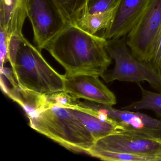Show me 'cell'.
<instances>
[{
  "mask_svg": "<svg viewBox=\"0 0 161 161\" xmlns=\"http://www.w3.org/2000/svg\"><path fill=\"white\" fill-rule=\"evenodd\" d=\"M3 92L17 103L25 110L28 118L32 117L49 108L46 94H39L19 87L18 84L9 88L6 86Z\"/></svg>",
  "mask_w": 161,
  "mask_h": 161,
  "instance_id": "obj_12",
  "label": "cell"
},
{
  "mask_svg": "<svg viewBox=\"0 0 161 161\" xmlns=\"http://www.w3.org/2000/svg\"><path fill=\"white\" fill-rule=\"evenodd\" d=\"M117 8L95 14H88L86 8L74 25L88 33L96 35L98 32L105 31L110 27L114 17Z\"/></svg>",
  "mask_w": 161,
  "mask_h": 161,
  "instance_id": "obj_14",
  "label": "cell"
},
{
  "mask_svg": "<svg viewBox=\"0 0 161 161\" xmlns=\"http://www.w3.org/2000/svg\"><path fill=\"white\" fill-rule=\"evenodd\" d=\"M28 0H0V29L10 36L22 37Z\"/></svg>",
  "mask_w": 161,
  "mask_h": 161,
  "instance_id": "obj_11",
  "label": "cell"
},
{
  "mask_svg": "<svg viewBox=\"0 0 161 161\" xmlns=\"http://www.w3.org/2000/svg\"><path fill=\"white\" fill-rule=\"evenodd\" d=\"M79 106L85 108L86 113L112 121L122 130L136 132L161 140V119L139 112L119 110L113 106L86 100L80 101Z\"/></svg>",
  "mask_w": 161,
  "mask_h": 161,
  "instance_id": "obj_5",
  "label": "cell"
},
{
  "mask_svg": "<svg viewBox=\"0 0 161 161\" xmlns=\"http://www.w3.org/2000/svg\"><path fill=\"white\" fill-rule=\"evenodd\" d=\"M159 161H161V154H160V155H159Z\"/></svg>",
  "mask_w": 161,
  "mask_h": 161,
  "instance_id": "obj_21",
  "label": "cell"
},
{
  "mask_svg": "<svg viewBox=\"0 0 161 161\" xmlns=\"http://www.w3.org/2000/svg\"><path fill=\"white\" fill-rule=\"evenodd\" d=\"M142 93V98L138 101L134 102L122 108L127 110H149L154 112L161 117V93H154L146 90L138 84Z\"/></svg>",
  "mask_w": 161,
  "mask_h": 161,
  "instance_id": "obj_15",
  "label": "cell"
},
{
  "mask_svg": "<svg viewBox=\"0 0 161 161\" xmlns=\"http://www.w3.org/2000/svg\"><path fill=\"white\" fill-rule=\"evenodd\" d=\"M87 154L102 160L108 161H159L156 156L128 154L90 147Z\"/></svg>",
  "mask_w": 161,
  "mask_h": 161,
  "instance_id": "obj_16",
  "label": "cell"
},
{
  "mask_svg": "<svg viewBox=\"0 0 161 161\" xmlns=\"http://www.w3.org/2000/svg\"><path fill=\"white\" fill-rule=\"evenodd\" d=\"M64 91L76 98L113 106L116 103L115 96L99 80L89 75L65 76Z\"/></svg>",
  "mask_w": 161,
  "mask_h": 161,
  "instance_id": "obj_9",
  "label": "cell"
},
{
  "mask_svg": "<svg viewBox=\"0 0 161 161\" xmlns=\"http://www.w3.org/2000/svg\"><path fill=\"white\" fill-rule=\"evenodd\" d=\"M10 36L5 31L0 29V61L1 68L8 61V50Z\"/></svg>",
  "mask_w": 161,
  "mask_h": 161,
  "instance_id": "obj_20",
  "label": "cell"
},
{
  "mask_svg": "<svg viewBox=\"0 0 161 161\" xmlns=\"http://www.w3.org/2000/svg\"><path fill=\"white\" fill-rule=\"evenodd\" d=\"M119 0H88L86 10L91 14L104 13L117 7Z\"/></svg>",
  "mask_w": 161,
  "mask_h": 161,
  "instance_id": "obj_18",
  "label": "cell"
},
{
  "mask_svg": "<svg viewBox=\"0 0 161 161\" xmlns=\"http://www.w3.org/2000/svg\"><path fill=\"white\" fill-rule=\"evenodd\" d=\"M91 147L159 158L161 153V140L124 130L117 131L96 140Z\"/></svg>",
  "mask_w": 161,
  "mask_h": 161,
  "instance_id": "obj_8",
  "label": "cell"
},
{
  "mask_svg": "<svg viewBox=\"0 0 161 161\" xmlns=\"http://www.w3.org/2000/svg\"><path fill=\"white\" fill-rule=\"evenodd\" d=\"M68 109L91 134L95 141L115 132L122 130L119 126L99 116L78 109Z\"/></svg>",
  "mask_w": 161,
  "mask_h": 161,
  "instance_id": "obj_13",
  "label": "cell"
},
{
  "mask_svg": "<svg viewBox=\"0 0 161 161\" xmlns=\"http://www.w3.org/2000/svg\"><path fill=\"white\" fill-rule=\"evenodd\" d=\"M161 31V0H151L145 13L128 33L126 44L133 56L147 64Z\"/></svg>",
  "mask_w": 161,
  "mask_h": 161,
  "instance_id": "obj_6",
  "label": "cell"
},
{
  "mask_svg": "<svg viewBox=\"0 0 161 161\" xmlns=\"http://www.w3.org/2000/svg\"><path fill=\"white\" fill-rule=\"evenodd\" d=\"M107 40L90 34L72 24L67 25L45 46L65 70V76L102 77L111 64Z\"/></svg>",
  "mask_w": 161,
  "mask_h": 161,
  "instance_id": "obj_1",
  "label": "cell"
},
{
  "mask_svg": "<svg viewBox=\"0 0 161 161\" xmlns=\"http://www.w3.org/2000/svg\"><path fill=\"white\" fill-rule=\"evenodd\" d=\"M68 24L74 25L86 10L88 0H54Z\"/></svg>",
  "mask_w": 161,
  "mask_h": 161,
  "instance_id": "obj_17",
  "label": "cell"
},
{
  "mask_svg": "<svg viewBox=\"0 0 161 161\" xmlns=\"http://www.w3.org/2000/svg\"><path fill=\"white\" fill-rule=\"evenodd\" d=\"M126 39L107 40L106 49L114 61L112 71L105 72L102 78L106 82L114 80L136 83L147 82L153 88L161 93V76L150 66L140 62L130 52Z\"/></svg>",
  "mask_w": 161,
  "mask_h": 161,
  "instance_id": "obj_4",
  "label": "cell"
},
{
  "mask_svg": "<svg viewBox=\"0 0 161 161\" xmlns=\"http://www.w3.org/2000/svg\"><path fill=\"white\" fill-rule=\"evenodd\" d=\"M27 14L40 51L68 25L54 0H28Z\"/></svg>",
  "mask_w": 161,
  "mask_h": 161,
  "instance_id": "obj_7",
  "label": "cell"
},
{
  "mask_svg": "<svg viewBox=\"0 0 161 161\" xmlns=\"http://www.w3.org/2000/svg\"><path fill=\"white\" fill-rule=\"evenodd\" d=\"M151 0H119L110 27L103 31L106 40L119 39L128 34L141 18Z\"/></svg>",
  "mask_w": 161,
  "mask_h": 161,
  "instance_id": "obj_10",
  "label": "cell"
},
{
  "mask_svg": "<svg viewBox=\"0 0 161 161\" xmlns=\"http://www.w3.org/2000/svg\"><path fill=\"white\" fill-rule=\"evenodd\" d=\"M147 64L161 76V31L153 46Z\"/></svg>",
  "mask_w": 161,
  "mask_h": 161,
  "instance_id": "obj_19",
  "label": "cell"
},
{
  "mask_svg": "<svg viewBox=\"0 0 161 161\" xmlns=\"http://www.w3.org/2000/svg\"><path fill=\"white\" fill-rule=\"evenodd\" d=\"M29 119L36 132L74 152L87 154L95 143L91 134L68 108L51 107Z\"/></svg>",
  "mask_w": 161,
  "mask_h": 161,
  "instance_id": "obj_2",
  "label": "cell"
},
{
  "mask_svg": "<svg viewBox=\"0 0 161 161\" xmlns=\"http://www.w3.org/2000/svg\"><path fill=\"white\" fill-rule=\"evenodd\" d=\"M25 37L19 47L13 74L19 87L39 94L64 91L65 75L57 72Z\"/></svg>",
  "mask_w": 161,
  "mask_h": 161,
  "instance_id": "obj_3",
  "label": "cell"
}]
</instances>
